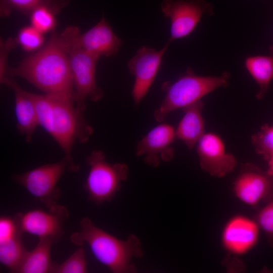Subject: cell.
I'll use <instances>...</instances> for the list:
<instances>
[{"mask_svg":"<svg viewBox=\"0 0 273 273\" xmlns=\"http://www.w3.org/2000/svg\"><path fill=\"white\" fill-rule=\"evenodd\" d=\"M6 76L25 79L45 95L74 103L73 77L67 54L51 36L47 43L18 66L9 67Z\"/></svg>","mask_w":273,"mask_h":273,"instance_id":"cell-1","label":"cell"},{"mask_svg":"<svg viewBox=\"0 0 273 273\" xmlns=\"http://www.w3.org/2000/svg\"><path fill=\"white\" fill-rule=\"evenodd\" d=\"M36 111L39 125L58 143L69 163L71 171L76 172L79 166L73 163L72 147L76 142H87L94 130L78 109L74 103L68 100L34 94L27 91Z\"/></svg>","mask_w":273,"mask_h":273,"instance_id":"cell-2","label":"cell"},{"mask_svg":"<svg viewBox=\"0 0 273 273\" xmlns=\"http://www.w3.org/2000/svg\"><path fill=\"white\" fill-rule=\"evenodd\" d=\"M80 230L72 233L71 242L78 246L85 243L96 258L113 273H133L136 267L132 259L144 255L140 239L130 234L125 240L119 239L94 224L88 217L80 221Z\"/></svg>","mask_w":273,"mask_h":273,"instance_id":"cell-3","label":"cell"},{"mask_svg":"<svg viewBox=\"0 0 273 273\" xmlns=\"http://www.w3.org/2000/svg\"><path fill=\"white\" fill-rule=\"evenodd\" d=\"M230 77V73L227 71L219 76L197 75L191 67H188L176 81L163 83L162 88L165 95L160 106L154 112L155 119L161 122L170 112L201 100L219 87H226Z\"/></svg>","mask_w":273,"mask_h":273,"instance_id":"cell-4","label":"cell"},{"mask_svg":"<svg viewBox=\"0 0 273 273\" xmlns=\"http://www.w3.org/2000/svg\"><path fill=\"white\" fill-rule=\"evenodd\" d=\"M51 36L68 55L73 77L75 105L83 112L87 98L97 102L104 95L96 77V65L100 57L74 43L62 32L53 33Z\"/></svg>","mask_w":273,"mask_h":273,"instance_id":"cell-5","label":"cell"},{"mask_svg":"<svg viewBox=\"0 0 273 273\" xmlns=\"http://www.w3.org/2000/svg\"><path fill=\"white\" fill-rule=\"evenodd\" d=\"M86 162L89 169L84 187L89 200L98 205L110 201L127 179L128 166L124 163L108 162L105 153L99 150L93 151Z\"/></svg>","mask_w":273,"mask_h":273,"instance_id":"cell-6","label":"cell"},{"mask_svg":"<svg viewBox=\"0 0 273 273\" xmlns=\"http://www.w3.org/2000/svg\"><path fill=\"white\" fill-rule=\"evenodd\" d=\"M67 169H69V163L64 157L60 161L14 174L12 178L49 209L57 205L60 196L57 185Z\"/></svg>","mask_w":273,"mask_h":273,"instance_id":"cell-7","label":"cell"},{"mask_svg":"<svg viewBox=\"0 0 273 273\" xmlns=\"http://www.w3.org/2000/svg\"><path fill=\"white\" fill-rule=\"evenodd\" d=\"M161 8L171 21L169 43L189 35L203 14L214 15L213 5L206 0H164Z\"/></svg>","mask_w":273,"mask_h":273,"instance_id":"cell-8","label":"cell"},{"mask_svg":"<svg viewBox=\"0 0 273 273\" xmlns=\"http://www.w3.org/2000/svg\"><path fill=\"white\" fill-rule=\"evenodd\" d=\"M62 32L74 43L100 57L115 55L123 43L104 16L96 25L82 34L75 26H68Z\"/></svg>","mask_w":273,"mask_h":273,"instance_id":"cell-9","label":"cell"},{"mask_svg":"<svg viewBox=\"0 0 273 273\" xmlns=\"http://www.w3.org/2000/svg\"><path fill=\"white\" fill-rule=\"evenodd\" d=\"M69 216L66 207L56 205L48 212L34 209L15 215L22 232L37 236L39 238H50L57 243L64 234L63 224Z\"/></svg>","mask_w":273,"mask_h":273,"instance_id":"cell-10","label":"cell"},{"mask_svg":"<svg viewBox=\"0 0 273 273\" xmlns=\"http://www.w3.org/2000/svg\"><path fill=\"white\" fill-rule=\"evenodd\" d=\"M260 230L255 218L235 215L226 221L222 228L220 236L222 247L230 255H245L257 244Z\"/></svg>","mask_w":273,"mask_h":273,"instance_id":"cell-11","label":"cell"},{"mask_svg":"<svg viewBox=\"0 0 273 273\" xmlns=\"http://www.w3.org/2000/svg\"><path fill=\"white\" fill-rule=\"evenodd\" d=\"M169 42L160 51L145 46L138 49L127 62L130 73L135 76L131 92L135 105H139L152 84L162 63Z\"/></svg>","mask_w":273,"mask_h":273,"instance_id":"cell-12","label":"cell"},{"mask_svg":"<svg viewBox=\"0 0 273 273\" xmlns=\"http://www.w3.org/2000/svg\"><path fill=\"white\" fill-rule=\"evenodd\" d=\"M197 152L201 169L212 176L223 177L237 166L236 157L226 152L223 140L215 133L204 134L197 143Z\"/></svg>","mask_w":273,"mask_h":273,"instance_id":"cell-13","label":"cell"},{"mask_svg":"<svg viewBox=\"0 0 273 273\" xmlns=\"http://www.w3.org/2000/svg\"><path fill=\"white\" fill-rule=\"evenodd\" d=\"M233 189L240 201L254 207L269 199L271 184L266 172L252 163H246L241 166Z\"/></svg>","mask_w":273,"mask_h":273,"instance_id":"cell-14","label":"cell"},{"mask_svg":"<svg viewBox=\"0 0 273 273\" xmlns=\"http://www.w3.org/2000/svg\"><path fill=\"white\" fill-rule=\"evenodd\" d=\"M176 136L175 128L171 125L162 123L152 128L137 144L135 154L144 155V162L154 168L161 161L169 162L174 155L172 146Z\"/></svg>","mask_w":273,"mask_h":273,"instance_id":"cell-15","label":"cell"},{"mask_svg":"<svg viewBox=\"0 0 273 273\" xmlns=\"http://www.w3.org/2000/svg\"><path fill=\"white\" fill-rule=\"evenodd\" d=\"M1 83L8 85L13 90L17 129L24 135L26 142H31L33 134L39 125L35 107L32 100L27 91L22 89L13 77L7 76Z\"/></svg>","mask_w":273,"mask_h":273,"instance_id":"cell-16","label":"cell"},{"mask_svg":"<svg viewBox=\"0 0 273 273\" xmlns=\"http://www.w3.org/2000/svg\"><path fill=\"white\" fill-rule=\"evenodd\" d=\"M204 103L200 100L184 108V115L175 129L176 138L192 150L205 133V121L202 115Z\"/></svg>","mask_w":273,"mask_h":273,"instance_id":"cell-17","label":"cell"},{"mask_svg":"<svg viewBox=\"0 0 273 273\" xmlns=\"http://www.w3.org/2000/svg\"><path fill=\"white\" fill-rule=\"evenodd\" d=\"M54 243L52 239L39 238L35 248L27 251L15 273L51 272L53 263L51 260V250Z\"/></svg>","mask_w":273,"mask_h":273,"instance_id":"cell-18","label":"cell"},{"mask_svg":"<svg viewBox=\"0 0 273 273\" xmlns=\"http://www.w3.org/2000/svg\"><path fill=\"white\" fill-rule=\"evenodd\" d=\"M245 67L259 86L256 97L262 100L273 79V46L269 47L268 56H254L246 58Z\"/></svg>","mask_w":273,"mask_h":273,"instance_id":"cell-19","label":"cell"},{"mask_svg":"<svg viewBox=\"0 0 273 273\" xmlns=\"http://www.w3.org/2000/svg\"><path fill=\"white\" fill-rule=\"evenodd\" d=\"M28 250L25 247L22 235L0 242V261L14 272L20 265Z\"/></svg>","mask_w":273,"mask_h":273,"instance_id":"cell-20","label":"cell"},{"mask_svg":"<svg viewBox=\"0 0 273 273\" xmlns=\"http://www.w3.org/2000/svg\"><path fill=\"white\" fill-rule=\"evenodd\" d=\"M87 272L84 247L80 246L63 262H53L51 273H85Z\"/></svg>","mask_w":273,"mask_h":273,"instance_id":"cell-21","label":"cell"},{"mask_svg":"<svg viewBox=\"0 0 273 273\" xmlns=\"http://www.w3.org/2000/svg\"><path fill=\"white\" fill-rule=\"evenodd\" d=\"M251 143L256 152L268 161L273 157V125H263L251 136Z\"/></svg>","mask_w":273,"mask_h":273,"instance_id":"cell-22","label":"cell"},{"mask_svg":"<svg viewBox=\"0 0 273 273\" xmlns=\"http://www.w3.org/2000/svg\"><path fill=\"white\" fill-rule=\"evenodd\" d=\"M256 213L255 219L264 232L268 244L273 247V198L264 202Z\"/></svg>","mask_w":273,"mask_h":273,"instance_id":"cell-23","label":"cell"},{"mask_svg":"<svg viewBox=\"0 0 273 273\" xmlns=\"http://www.w3.org/2000/svg\"><path fill=\"white\" fill-rule=\"evenodd\" d=\"M43 0H0V15L2 17L10 16L13 10L29 16Z\"/></svg>","mask_w":273,"mask_h":273,"instance_id":"cell-24","label":"cell"},{"mask_svg":"<svg viewBox=\"0 0 273 273\" xmlns=\"http://www.w3.org/2000/svg\"><path fill=\"white\" fill-rule=\"evenodd\" d=\"M17 38L19 44L26 51L37 50L44 42L43 33L32 25L22 28Z\"/></svg>","mask_w":273,"mask_h":273,"instance_id":"cell-25","label":"cell"},{"mask_svg":"<svg viewBox=\"0 0 273 273\" xmlns=\"http://www.w3.org/2000/svg\"><path fill=\"white\" fill-rule=\"evenodd\" d=\"M16 217L2 216L0 218V242L22 235Z\"/></svg>","mask_w":273,"mask_h":273,"instance_id":"cell-26","label":"cell"},{"mask_svg":"<svg viewBox=\"0 0 273 273\" xmlns=\"http://www.w3.org/2000/svg\"><path fill=\"white\" fill-rule=\"evenodd\" d=\"M0 42V81L1 82L7 77V60L9 52L19 44L17 37H9L6 41L1 38Z\"/></svg>","mask_w":273,"mask_h":273,"instance_id":"cell-27","label":"cell"},{"mask_svg":"<svg viewBox=\"0 0 273 273\" xmlns=\"http://www.w3.org/2000/svg\"><path fill=\"white\" fill-rule=\"evenodd\" d=\"M268 168L266 172L270 179L271 184V193L269 199L273 198V157L268 160ZM268 199V200H269Z\"/></svg>","mask_w":273,"mask_h":273,"instance_id":"cell-28","label":"cell"}]
</instances>
